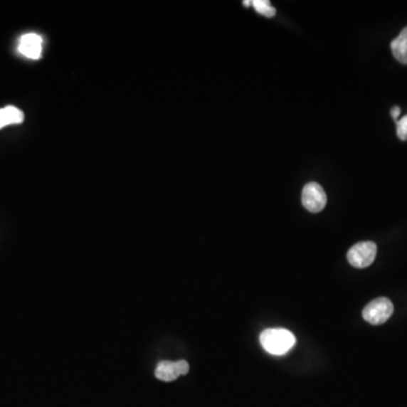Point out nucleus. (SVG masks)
<instances>
[{
  "label": "nucleus",
  "instance_id": "obj_5",
  "mask_svg": "<svg viewBox=\"0 0 407 407\" xmlns=\"http://www.w3.org/2000/svg\"><path fill=\"white\" fill-rule=\"evenodd\" d=\"M189 371V364L187 361L180 360L176 362L172 361H161L155 369V377L162 381H174L180 376L187 374Z\"/></svg>",
  "mask_w": 407,
  "mask_h": 407
},
{
  "label": "nucleus",
  "instance_id": "obj_3",
  "mask_svg": "<svg viewBox=\"0 0 407 407\" xmlns=\"http://www.w3.org/2000/svg\"><path fill=\"white\" fill-rule=\"evenodd\" d=\"M377 256V245L371 241H364L353 245L347 253V260L355 268H366Z\"/></svg>",
  "mask_w": 407,
  "mask_h": 407
},
{
  "label": "nucleus",
  "instance_id": "obj_6",
  "mask_svg": "<svg viewBox=\"0 0 407 407\" xmlns=\"http://www.w3.org/2000/svg\"><path fill=\"white\" fill-rule=\"evenodd\" d=\"M17 50L21 55L24 56L26 58L38 60L42 57L43 40L39 34H24V36H21Z\"/></svg>",
  "mask_w": 407,
  "mask_h": 407
},
{
  "label": "nucleus",
  "instance_id": "obj_2",
  "mask_svg": "<svg viewBox=\"0 0 407 407\" xmlns=\"http://www.w3.org/2000/svg\"><path fill=\"white\" fill-rule=\"evenodd\" d=\"M393 312V305L391 301L387 297H378L366 305L362 314L369 324L381 325L391 318Z\"/></svg>",
  "mask_w": 407,
  "mask_h": 407
},
{
  "label": "nucleus",
  "instance_id": "obj_4",
  "mask_svg": "<svg viewBox=\"0 0 407 407\" xmlns=\"http://www.w3.org/2000/svg\"><path fill=\"white\" fill-rule=\"evenodd\" d=\"M302 204L309 212H322L327 204L325 190L322 189V186L316 182L305 184L302 190Z\"/></svg>",
  "mask_w": 407,
  "mask_h": 407
},
{
  "label": "nucleus",
  "instance_id": "obj_9",
  "mask_svg": "<svg viewBox=\"0 0 407 407\" xmlns=\"http://www.w3.org/2000/svg\"><path fill=\"white\" fill-rule=\"evenodd\" d=\"M251 5H253L255 11H256L258 14L263 15V16H275L276 9L270 5L268 0H253Z\"/></svg>",
  "mask_w": 407,
  "mask_h": 407
},
{
  "label": "nucleus",
  "instance_id": "obj_7",
  "mask_svg": "<svg viewBox=\"0 0 407 407\" xmlns=\"http://www.w3.org/2000/svg\"><path fill=\"white\" fill-rule=\"evenodd\" d=\"M25 116L18 107L9 105L0 109V130L9 125H18L24 122Z\"/></svg>",
  "mask_w": 407,
  "mask_h": 407
},
{
  "label": "nucleus",
  "instance_id": "obj_1",
  "mask_svg": "<svg viewBox=\"0 0 407 407\" xmlns=\"http://www.w3.org/2000/svg\"><path fill=\"white\" fill-rule=\"evenodd\" d=\"M260 344L270 354L283 355L295 347V337L284 328H270L260 334Z\"/></svg>",
  "mask_w": 407,
  "mask_h": 407
},
{
  "label": "nucleus",
  "instance_id": "obj_11",
  "mask_svg": "<svg viewBox=\"0 0 407 407\" xmlns=\"http://www.w3.org/2000/svg\"><path fill=\"white\" fill-rule=\"evenodd\" d=\"M391 117H393V120L397 122L398 120V117L401 116V107H393L391 111Z\"/></svg>",
  "mask_w": 407,
  "mask_h": 407
},
{
  "label": "nucleus",
  "instance_id": "obj_8",
  "mask_svg": "<svg viewBox=\"0 0 407 407\" xmlns=\"http://www.w3.org/2000/svg\"><path fill=\"white\" fill-rule=\"evenodd\" d=\"M391 51L395 58L399 63L407 65V28L399 33L396 39H393L391 44Z\"/></svg>",
  "mask_w": 407,
  "mask_h": 407
},
{
  "label": "nucleus",
  "instance_id": "obj_12",
  "mask_svg": "<svg viewBox=\"0 0 407 407\" xmlns=\"http://www.w3.org/2000/svg\"><path fill=\"white\" fill-rule=\"evenodd\" d=\"M243 5H245V7H248V6L251 5V1H243Z\"/></svg>",
  "mask_w": 407,
  "mask_h": 407
},
{
  "label": "nucleus",
  "instance_id": "obj_10",
  "mask_svg": "<svg viewBox=\"0 0 407 407\" xmlns=\"http://www.w3.org/2000/svg\"><path fill=\"white\" fill-rule=\"evenodd\" d=\"M397 136L401 141H407V115L401 120H397Z\"/></svg>",
  "mask_w": 407,
  "mask_h": 407
}]
</instances>
